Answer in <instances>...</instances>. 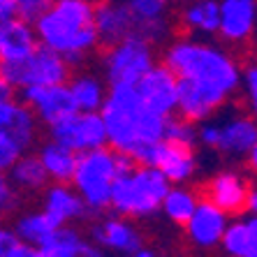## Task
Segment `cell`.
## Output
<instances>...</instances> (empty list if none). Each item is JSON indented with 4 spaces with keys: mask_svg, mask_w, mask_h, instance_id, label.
Wrapping results in <instances>:
<instances>
[{
    "mask_svg": "<svg viewBox=\"0 0 257 257\" xmlns=\"http://www.w3.org/2000/svg\"><path fill=\"white\" fill-rule=\"evenodd\" d=\"M109 146L123 153H139L144 146L165 139L167 118L156 114L139 95L137 84H111L102 104Z\"/></svg>",
    "mask_w": 257,
    "mask_h": 257,
    "instance_id": "1",
    "label": "cell"
},
{
    "mask_svg": "<svg viewBox=\"0 0 257 257\" xmlns=\"http://www.w3.org/2000/svg\"><path fill=\"white\" fill-rule=\"evenodd\" d=\"M40 42L65 56L72 70L86 63V56L100 44L93 0H56L35 24Z\"/></svg>",
    "mask_w": 257,
    "mask_h": 257,
    "instance_id": "2",
    "label": "cell"
},
{
    "mask_svg": "<svg viewBox=\"0 0 257 257\" xmlns=\"http://www.w3.org/2000/svg\"><path fill=\"white\" fill-rule=\"evenodd\" d=\"M165 63L181 79H195L202 84L215 86L227 95L236 93L243 86V72L236 60L213 44L179 40L165 49Z\"/></svg>",
    "mask_w": 257,
    "mask_h": 257,
    "instance_id": "3",
    "label": "cell"
},
{
    "mask_svg": "<svg viewBox=\"0 0 257 257\" xmlns=\"http://www.w3.org/2000/svg\"><path fill=\"white\" fill-rule=\"evenodd\" d=\"M174 183L167 174L151 165H137L130 174H118L111 190V211L132 220L151 218L162 211V202Z\"/></svg>",
    "mask_w": 257,
    "mask_h": 257,
    "instance_id": "4",
    "label": "cell"
},
{
    "mask_svg": "<svg viewBox=\"0 0 257 257\" xmlns=\"http://www.w3.org/2000/svg\"><path fill=\"white\" fill-rule=\"evenodd\" d=\"M116 176V151L111 146L79 153L72 186L84 197L90 215H100L104 209H111V190Z\"/></svg>",
    "mask_w": 257,
    "mask_h": 257,
    "instance_id": "5",
    "label": "cell"
},
{
    "mask_svg": "<svg viewBox=\"0 0 257 257\" xmlns=\"http://www.w3.org/2000/svg\"><path fill=\"white\" fill-rule=\"evenodd\" d=\"M37 114L24 100L0 102V169L7 172L28 153L37 137Z\"/></svg>",
    "mask_w": 257,
    "mask_h": 257,
    "instance_id": "6",
    "label": "cell"
},
{
    "mask_svg": "<svg viewBox=\"0 0 257 257\" xmlns=\"http://www.w3.org/2000/svg\"><path fill=\"white\" fill-rule=\"evenodd\" d=\"M156 65L153 42L142 33L107 47L102 56V72L107 84H137L139 79Z\"/></svg>",
    "mask_w": 257,
    "mask_h": 257,
    "instance_id": "7",
    "label": "cell"
},
{
    "mask_svg": "<svg viewBox=\"0 0 257 257\" xmlns=\"http://www.w3.org/2000/svg\"><path fill=\"white\" fill-rule=\"evenodd\" d=\"M72 67L63 54L56 49L40 44L33 56L14 63H3L0 65V79H7L14 88H26V86L37 84H67Z\"/></svg>",
    "mask_w": 257,
    "mask_h": 257,
    "instance_id": "8",
    "label": "cell"
},
{
    "mask_svg": "<svg viewBox=\"0 0 257 257\" xmlns=\"http://www.w3.org/2000/svg\"><path fill=\"white\" fill-rule=\"evenodd\" d=\"M49 137L70 146L77 153L109 146V132L102 111H74L63 120L49 125Z\"/></svg>",
    "mask_w": 257,
    "mask_h": 257,
    "instance_id": "9",
    "label": "cell"
},
{
    "mask_svg": "<svg viewBox=\"0 0 257 257\" xmlns=\"http://www.w3.org/2000/svg\"><path fill=\"white\" fill-rule=\"evenodd\" d=\"M135 158L139 165L162 169L172 183H188L197 169V158H195L192 146L169 142V139H160V142L144 146L139 153H135Z\"/></svg>",
    "mask_w": 257,
    "mask_h": 257,
    "instance_id": "10",
    "label": "cell"
},
{
    "mask_svg": "<svg viewBox=\"0 0 257 257\" xmlns=\"http://www.w3.org/2000/svg\"><path fill=\"white\" fill-rule=\"evenodd\" d=\"M17 97L24 100L44 125H54L65 116L79 111L70 84H37L17 90Z\"/></svg>",
    "mask_w": 257,
    "mask_h": 257,
    "instance_id": "11",
    "label": "cell"
},
{
    "mask_svg": "<svg viewBox=\"0 0 257 257\" xmlns=\"http://www.w3.org/2000/svg\"><path fill=\"white\" fill-rule=\"evenodd\" d=\"M137 88L149 109L156 114L165 118L179 114V74L167 63L151 67L137 81Z\"/></svg>",
    "mask_w": 257,
    "mask_h": 257,
    "instance_id": "12",
    "label": "cell"
},
{
    "mask_svg": "<svg viewBox=\"0 0 257 257\" xmlns=\"http://www.w3.org/2000/svg\"><path fill=\"white\" fill-rule=\"evenodd\" d=\"M229 227V215L213 204L209 197L199 199L197 209L192 213V218L186 225V234L190 243L199 250H213L218 245H222L225 232Z\"/></svg>",
    "mask_w": 257,
    "mask_h": 257,
    "instance_id": "13",
    "label": "cell"
},
{
    "mask_svg": "<svg viewBox=\"0 0 257 257\" xmlns=\"http://www.w3.org/2000/svg\"><path fill=\"white\" fill-rule=\"evenodd\" d=\"M227 93L195 79L179 77V114L192 123H204L227 100Z\"/></svg>",
    "mask_w": 257,
    "mask_h": 257,
    "instance_id": "14",
    "label": "cell"
},
{
    "mask_svg": "<svg viewBox=\"0 0 257 257\" xmlns=\"http://www.w3.org/2000/svg\"><path fill=\"white\" fill-rule=\"evenodd\" d=\"M90 239L100 248L118 255H137L139 248H144V236L132 225V218L118 213L114 218H102L100 222H95L90 227Z\"/></svg>",
    "mask_w": 257,
    "mask_h": 257,
    "instance_id": "15",
    "label": "cell"
},
{
    "mask_svg": "<svg viewBox=\"0 0 257 257\" xmlns=\"http://www.w3.org/2000/svg\"><path fill=\"white\" fill-rule=\"evenodd\" d=\"M95 26L100 44L104 47H111V44L139 33V19L127 0L125 3H114V0L100 3L95 7Z\"/></svg>",
    "mask_w": 257,
    "mask_h": 257,
    "instance_id": "16",
    "label": "cell"
},
{
    "mask_svg": "<svg viewBox=\"0 0 257 257\" xmlns=\"http://www.w3.org/2000/svg\"><path fill=\"white\" fill-rule=\"evenodd\" d=\"M44 213L56 227L70 225L74 220H84L90 218V211L86 206L84 197L79 195L77 188H70V183H56L49 186L44 192Z\"/></svg>",
    "mask_w": 257,
    "mask_h": 257,
    "instance_id": "17",
    "label": "cell"
},
{
    "mask_svg": "<svg viewBox=\"0 0 257 257\" xmlns=\"http://www.w3.org/2000/svg\"><path fill=\"white\" fill-rule=\"evenodd\" d=\"M37 28L21 17H12L0 21V58L3 63H14L33 56L40 47Z\"/></svg>",
    "mask_w": 257,
    "mask_h": 257,
    "instance_id": "18",
    "label": "cell"
},
{
    "mask_svg": "<svg viewBox=\"0 0 257 257\" xmlns=\"http://www.w3.org/2000/svg\"><path fill=\"white\" fill-rule=\"evenodd\" d=\"M220 37L232 44L250 40L257 26V0H220Z\"/></svg>",
    "mask_w": 257,
    "mask_h": 257,
    "instance_id": "19",
    "label": "cell"
},
{
    "mask_svg": "<svg viewBox=\"0 0 257 257\" xmlns=\"http://www.w3.org/2000/svg\"><path fill=\"white\" fill-rule=\"evenodd\" d=\"M250 186L243 181V176L236 172H220L206 186V197L218 204L227 215H239L245 211Z\"/></svg>",
    "mask_w": 257,
    "mask_h": 257,
    "instance_id": "20",
    "label": "cell"
},
{
    "mask_svg": "<svg viewBox=\"0 0 257 257\" xmlns=\"http://www.w3.org/2000/svg\"><path fill=\"white\" fill-rule=\"evenodd\" d=\"M104 248L93 239H84L81 232L74 227H56L47 241L40 245V257H102Z\"/></svg>",
    "mask_w": 257,
    "mask_h": 257,
    "instance_id": "21",
    "label": "cell"
},
{
    "mask_svg": "<svg viewBox=\"0 0 257 257\" xmlns=\"http://www.w3.org/2000/svg\"><path fill=\"white\" fill-rule=\"evenodd\" d=\"M257 142V118L255 116H234L220 123V146L218 151L232 158H243L250 153Z\"/></svg>",
    "mask_w": 257,
    "mask_h": 257,
    "instance_id": "22",
    "label": "cell"
},
{
    "mask_svg": "<svg viewBox=\"0 0 257 257\" xmlns=\"http://www.w3.org/2000/svg\"><path fill=\"white\" fill-rule=\"evenodd\" d=\"M40 158H42L51 181H56V183H72L74 181L79 162L77 151H72L70 146L56 142V139H49L40 149Z\"/></svg>",
    "mask_w": 257,
    "mask_h": 257,
    "instance_id": "23",
    "label": "cell"
},
{
    "mask_svg": "<svg viewBox=\"0 0 257 257\" xmlns=\"http://www.w3.org/2000/svg\"><path fill=\"white\" fill-rule=\"evenodd\" d=\"M5 174H7V179H10V183H12L17 190H33L35 192V190L47 188V183L51 181L42 158L28 156V153H24Z\"/></svg>",
    "mask_w": 257,
    "mask_h": 257,
    "instance_id": "24",
    "label": "cell"
},
{
    "mask_svg": "<svg viewBox=\"0 0 257 257\" xmlns=\"http://www.w3.org/2000/svg\"><path fill=\"white\" fill-rule=\"evenodd\" d=\"M139 19V33L156 44L165 35V12L167 0H127Z\"/></svg>",
    "mask_w": 257,
    "mask_h": 257,
    "instance_id": "25",
    "label": "cell"
},
{
    "mask_svg": "<svg viewBox=\"0 0 257 257\" xmlns=\"http://www.w3.org/2000/svg\"><path fill=\"white\" fill-rule=\"evenodd\" d=\"M70 88L74 100H77L79 111H102V104H104V100L109 95V90L104 88L102 79L95 77V74H86V72L72 77Z\"/></svg>",
    "mask_w": 257,
    "mask_h": 257,
    "instance_id": "26",
    "label": "cell"
},
{
    "mask_svg": "<svg viewBox=\"0 0 257 257\" xmlns=\"http://www.w3.org/2000/svg\"><path fill=\"white\" fill-rule=\"evenodd\" d=\"M220 0H195L183 12V24L202 35L220 33Z\"/></svg>",
    "mask_w": 257,
    "mask_h": 257,
    "instance_id": "27",
    "label": "cell"
},
{
    "mask_svg": "<svg viewBox=\"0 0 257 257\" xmlns=\"http://www.w3.org/2000/svg\"><path fill=\"white\" fill-rule=\"evenodd\" d=\"M197 204L199 199L190 188H186L183 183H174L169 188L165 202H162V213L167 215L174 225H183L186 227L188 220L195 213V209H197Z\"/></svg>",
    "mask_w": 257,
    "mask_h": 257,
    "instance_id": "28",
    "label": "cell"
},
{
    "mask_svg": "<svg viewBox=\"0 0 257 257\" xmlns=\"http://www.w3.org/2000/svg\"><path fill=\"white\" fill-rule=\"evenodd\" d=\"M54 229H56V225L49 220V215L44 211H40V213H26L14 222V232L24 241H28L30 245H37V248L51 236Z\"/></svg>",
    "mask_w": 257,
    "mask_h": 257,
    "instance_id": "29",
    "label": "cell"
},
{
    "mask_svg": "<svg viewBox=\"0 0 257 257\" xmlns=\"http://www.w3.org/2000/svg\"><path fill=\"white\" fill-rule=\"evenodd\" d=\"M165 139L176 144H188L195 146V142H199V127L197 123L183 118L181 114H174L167 118V127H165Z\"/></svg>",
    "mask_w": 257,
    "mask_h": 257,
    "instance_id": "30",
    "label": "cell"
},
{
    "mask_svg": "<svg viewBox=\"0 0 257 257\" xmlns=\"http://www.w3.org/2000/svg\"><path fill=\"white\" fill-rule=\"evenodd\" d=\"M0 255L3 257H40V248L24 241L14 229L0 232Z\"/></svg>",
    "mask_w": 257,
    "mask_h": 257,
    "instance_id": "31",
    "label": "cell"
},
{
    "mask_svg": "<svg viewBox=\"0 0 257 257\" xmlns=\"http://www.w3.org/2000/svg\"><path fill=\"white\" fill-rule=\"evenodd\" d=\"M56 0H17V17L35 26L54 7Z\"/></svg>",
    "mask_w": 257,
    "mask_h": 257,
    "instance_id": "32",
    "label": "cell"
},
{
    "mask_svg": "<svg viewBox=\"0 0 257 257\" xmlns=\"http://www.w3.org/2000/svg\"><path fill=\"white\" fill-rule=\"evenodd\" d=\"M243 90H245V102H248V111L257 118V63L243 70Z\"/></svg>",
    "mask_w": 257,
    "mask_h": 257,
    "instance_id": "33",
    "label": "cell"
},
{
    "mask_svg": "<svg viewBox=\"0 0 257 257\" xmlns=\"http://www.w3.org/2000/svg\"><path fill=\"white\" fill-rule=\"evenodd\" d=\"M199 142L206 146V149H213L218 151V146H220V123L218 120H204L202 125H199Z\"/></svg>",
    "mask_w": 257,
    "mask_h": 257,
    "instance_id": "34",
    "label": "cell"
},
{
    "mask_svg": "<svg viewBox=\"0 0 257 257\" xmlns=\"http://www.w3.org/2000/svg\"><path fill=\"white\" fill-rule=\"evenodd\" d=\"M14 206H17V188L12 190L10 179H3L0 181V209L3 213H10Z\"/></svg>",
    "mask_w": 257,
    "mask_h": 257,
    "instance_id": "35",
    "label": "cell"
},
{
    "mask_svg": "<svg viewBox=\"0 0 257 257\" xmlns=\"http://www.w3.org/2000/svg\"><path fill=\"white\" fill-rule=\"evenodd\" d=\"M245 229H248V255L245 257H257V215L248 213Z\"/></svg>",
    "mask_w": 257,
    "mask_h": 257,
    "instance_id": "36",
    "label": "cell"
},
{
    "mask_svg": "<svg viewBox=\"0 0 257 257\" xmlns=\"http://www.w3.org/2000/svg\"><path fill=\"white\" fill-rule=\"evenodd\" d=\"M245 213L257 215V186H250V192H248V204H245Z\"/></svg>",
    "mask_w": 257,
    "mask_h": 257,
    "instance_id": "37",
    "label": "cell"
},
{
    "mask_svg": "<svg viewBox=\"0 0 257 257\" xmlns=\"http://www.w3.org/2000/svg\"><path fill=\"white\" fill-rule=\"evenodd\" d=\"M248 167H250V172L252 174H257V142H255V146L250 149V153H248Z\"/></svg>",
    "mask_w": 257,
    "mask_h": 257,
    "instance_id": "38",
    "label": "cell"
},
{
    "mask_svg": "<svg viewBox=\"0 0 257 257\" xmlns=\"http://www.w3.org/2000/svg\"><path fill=\"white\" fill-rule=\"evenodd\" d=\"M137 257H156V250H151V248H139Z\"/></svg>",
    "mask_w": 257,
    "mask_h": 257,
    "instance_id": "39",
    "label": "cell"
}]
</instances>
